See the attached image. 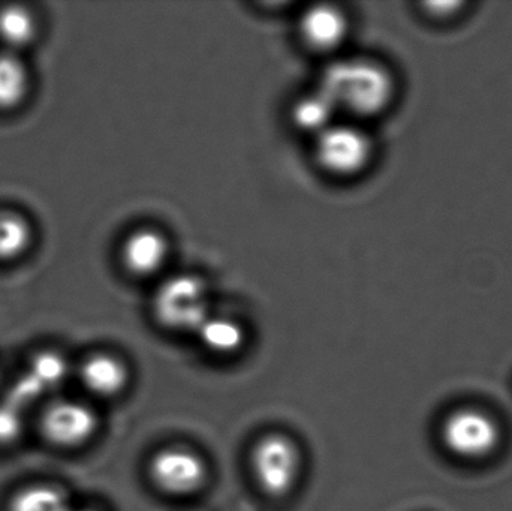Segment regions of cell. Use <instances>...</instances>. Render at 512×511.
<instances>
[{"label":"cell","mask_w":512,"mask_h":511,"mask_svg":"<svg viewBox=\"0 0 512 511\" xmlns=\"http://www.w3.org/2000/svg\"><path fill=\"white\" fill-rule=\"evenodd\" d=\"M318 89L337 111L370 117L382 113L393 101L394 80L381 63L342 59L327 66Z\"/></svg>","instance_id":"6da1fadb"},{"label":"cell","mask_w":512,"mask_h":511,"mask_svg":"<svg viewBox=\"0 0 512 511\" xmlns=\"http://www.w3.org/2000/svg\"><path fill=\"white\" fill-rule=\"evenodd\" d=\"M249 465L259 491L271 500H283L300 482L303 452L294 438L282 432H270L255 441Z\"/></svg>","instance_id":"7a4b0ae2"},{"label":"cell","mask_w":512,"mask_h":511,"mask_svg":"<svg viewBox=\"0 0 512 511\" xmlns=\"http://www.w3.org/2000/svg\"><path fill=\"white\" fill-rule=\"evenodd\" d=\"M152 306L159 326L176 333H197L210 317L206 282L194 275L173 276L158 288Z\"/></svg>","instance_id":"3957f363"},{"label":"cell","mask_w":512,"mask_h":511,"mask_svg":"<svg viewBox=\"0 0 512 511\" xmlns=\"http://www.w3.org/2000/svg\"><path fill=\"white\" fill-rule=\"evenodd\" d=\"M150 482L161 494L185 498L206 488L210 470L206 459L188 447H165L150 458Z\"/></svg>","instance_id":"277c9868"},{"label":"cell","mask_w":512,"mask_h":511,"mask_svg":"<svg viewBox=\"0 0 512 511\" xmlns=\"http://www.w3.org/2000/svg\"><path fill=\"white\" fill-rule=\"evenodd\" d=\"M441 438L451 455L478 461L496 452L502 434L490 414L475 408H462L448 414L442 423Z\"/></svg>","instance_id":"5b68a950"},{"label":"cell","mask_w":512,"mask_h":511,"mask_svg":"<svg viewBox=\"0 0 512 511\" xmlns=\"http://www.w3.org/2000/svg\"><path fill=\"white\" fill-rule=\"evenodd\" d=\"M372 141L352 125H331L316 135L315 156L322 170L333 176L361 173L372 159Z\"/></svg>","instance_id":"8992f818"},{"label":"cell","mask_w":512,"mask_h":511,"mask_svg":"<svg viewBox=\"0 0 512 511\" xmlns=\"http://www.w3.org/2000/svg\"><path fill=\"white\" fill-rule=\"evenodd\" d=\"M99 417L92 407L78 401H56L39 420L41 435L51 446L71 450L86 446L99 431Z\"/></svg>","instance_id":"52a82bcc"},{"label":"cell","mask_w":512,"mask_h":511,"mask_svg":"<svg viewBox=\"0 0 512 511\" xmlns=\"http://www.w3.org/2000/svg\"><path fill=\"white\" fill-rule=\"evenodd\" d=\"M348 29V18L333 5L312 6L300 20L301 38L312 50L322 53L340 47Z\"/></svg>","instance_id":"ba28073f"},{"label":"cell","mask_w":512,"mask_h":511,"mask_svg":"<svg viewBox=\"0 0 512 511\" xmlns=\"http://www.w3.org/2000/svg\"><path fill=\"white\" fill-rule=\"evenodd\" d=\"M84 389L102 399H113L128 389L131 372L128 365L113 354L98 353L84 360L80 368Z\"/></svg>","instance_id":"9c48e42d"},{"label":"cell","mask_w":512,"mask_h":511,"mask_svg":"<svg viewBox=\"0 0 512 511\" xmlns=\"http://www.w3.org/2000/svg\"><path fill=\"white\" fill-rule=\"evenodd\" d=\"M168 254L170 252L164 234L150 228L129 234L122 246L123 266L137 276H150L159 272Z\"/></svg>","instance_id":"30bf717a"},{"label":"cell","mask_w":512,"mask_h":511,"mask_svg":"<svg viewBox=\"0 0 512 511\" xmlns=\"http://www.w3.org/2000/svg\"><path fill=\"white\" fill-rule=\"evenodd\" d=\"M30 74L20 54L0 51V111H14L26 101Z\"/></svg>","instance_id":"8fae6325"},{"label":"cell","mask_w":512,"mask_h":511,"mask_svg":"<svg viewBox=\"0 0 512 511\" xmlns=\"http://www.w3.org/2000/svg\"><path fill=\"white\" fill-rule=\"evenodd\" d=\"M38 23L32 11L21 5H6L0 9V42L3 50L18 54L35 42Z\"/></svg>","instance_id":"7c38bea8"},{"label":"cell","mask_w":512,"mask_h":511,"mask_svg":"<svg viewBox=\"0 0 512 511\" xmlns=\"http://www.w3.org/2000/svg\"><path fill=\"white\" fill-rule=\"evenodd\" d=\"M204 347L216 356H233L242 350L246 332L239 321L225 317H209L197 332Z\"/></svg>","instance_id":"4fadbf2b"},{"label":"cell","mask_w":512,"mask_h":511,"mask_svg":"<svg viewBox=\"0 0 512 511\" xmlns=\"http://www.w3.org/2000/svg\"><path fill=\"white\" fill-rule=\"evenodd\" d=\"M33 242L29 219L12 210H0V263L23 257Z\"/></svg>","instance_id":"5bb4252c"},{"label":"cell","mask_w":512,"mask_h":511,"mask_svg":"<svg viewBox=\"0 0 512 511\" xmlns=\"http://www.w3.org/2000/svg\"><path fill=\"white\" fill-rule=\"evenodd\" d=\"M336 113L333 102L318 89L298 99L292 108V122L300 131L309 132L316 137L333 125L331 120Z\"/></svg>","instance_id":"9a60e30c"},{"label":"cell","mask_w":512,"mask_h":511,"mask_svg":"<svg viewBox=\"0 0 512 511\" xmlns=\"http://www.w3.org/2000/svg\"><path fill=\"white\" fill-rule=\"evenodd\" d=\"M8 511H74L65 492L54 486L21 489L9 500Z\"/></svg>","instance_id":"2e32d148"},{"label":"cell","mask_w":512,"mask_h":511,"mask_svg":"<svg viewBox=\"0 0 512 511\" xmlns=\"http://www.w3.org/2000/svg\"><path fill=\"white\" fill-rule=\"evenodd\" d=\"M27 372L47 392V390L54 389L65 381L69 369L65 357L54 353V351H44V353H39L38 356L33 357L30 369Z\"/></svg>","instance_id":"e0dca14e"},{"label":"cell","mask_w":512,"mask_h":511,"mask_svg":"<svg viewBox=\"0 0 512 511\" xmlns=\"http://www.w3.org/2000/svg\"><path fill=\"white\" fill-rule=\"evenodd\" d=\"M23 410L9 402L0 405V446H8L20 438L23 432Z\"/></svg>","instance_id":"ac0fdd59"},{"label":"cell","mask_w":512,"mask_h":511,"mask_svg":"<svg viewBox=\"0 0 512 511\" xmlns=\"http://www.w3.org/2000/svg\"><path fill=\"white\" fill-rule=\"evenodd\" d=\"M83 511H95V510H83Z\"/></svg>","instance_id":"d6986e66"}]
</instances>
